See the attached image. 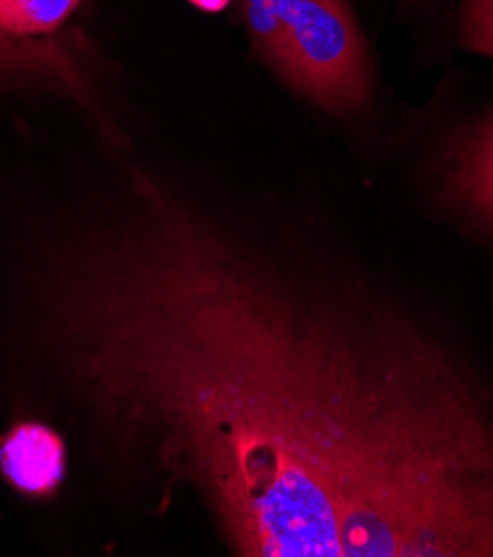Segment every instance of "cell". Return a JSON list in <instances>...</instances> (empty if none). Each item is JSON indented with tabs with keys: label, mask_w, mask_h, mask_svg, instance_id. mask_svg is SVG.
Listing matches in <instances>:
<instances>
[{
	"label": "cell",
	"mask_w": 493,
	"mask_h": 557,
	"mask_svg": "<svg viewBox=\"0 0 493 557\" xmlns=\"http://www.w3.org/2000/svg\"><path fill=\"white\" fill-rule=\"evenodd\" d=\"M458 42L484 55H493V0H465Z\"/></svg>",
	"instance_id": "obj_7"
},
{
	"label": "cell",
	"mask_w": 493,
	"mask_h": 557,
	"mask_svg": "<svg viewBox=\"0 0 493 557\" xmlns=\"http://www.w3.org/2000/svg\"><path fill=\"white\" fill-rule=\"evenodd\" d=\"M81 5L83 0H0V65L49 63L51 40Z\"/></svg>",
	"instance_id": "obj_3"
},
{
	"label": "cell",
	"mask_w": 493,
	"mask_h": 557,
	"mask_svg": "<svg viewBox=\"0 0 493 557\" xmlns=\"http://www.w3.org/2000/svg\"><path fill=\"white\" fill-rule=\"evenodd\" d=\"M189 3L205 14H221L230 8L232 0H189Z\"/></svg>",
	"instance_id": "obj_8"
},
{
	"label": "cell",
	"mask_w": 493,
	"mask_h": 557,
	"mask_svg": "<svg viewBox=\"0 0 493 557\" xmlns=\"http://www.w3.org/2000/svg\"><path fill=\"white\" fill-rule=\"evenodd\" d=\"M51 394L243 557H493V396L443 326L132 170L29 264Z\"/></svg>",
	"instance_id": "obj_1"
},
{
	"label": "cell",
	"mask_w": 493,
	"mask_h": 557,
	"mask_svg": "<svg viewBox=\"0 0 493 557\" xmlns=\"http://www.w3.org/2000/svg\"><path fill=\"white\" fill-rule=\"evenodd\" d=\"M65 442L40 422H23L0 442V471L25 495L49 497L65 473Z\"/></svg>",
	"instance_id": "obj_4"
},
{
	"label": "cell",
	"mask_w": 493,
	"mask_h": 557,
	"mask_svg": "<svg viewBox=\"0 0 493 557\" xmlns=\"http://www.w3.org/2000/svg\"><path fill=\"white\" fill-rule=\"evenodd\" d=\"M269 67L332 111H358L371 96L369 51L345 0H298Z\"/></svg>",
	"instance_id": "obj_2"
},
{
	"label": "cell",
	"mask_w": 493,
	"mask_h": 557,
	"mask_svg": "<svg viewBox=\"0 0 493 557\" xmlns=\"http://www.w3.org/2000/svg\"><path fill=\"white\" fill-rule=\"evenodd\" d=\"M449 191L493 232V119L476 127L458 147Z\"/></svg>",
	"instance_id": "obj_5"
},
{
	"label": "cell",
	"mask_w": 493,
	"mask_h": 557,
	"mask_svg": "<svg viewBox=\"0 0 493 557\" xmlns=\"http://www.w3.org/2000/svg\"><path fill=\"white\" fill-rule=\"evenodd\" d=\"M298 0H241V18L260 59L271 65L276 59L285 27Z\"/></svg>",
	"instance_id": "obj_6"
}]
</instances>
